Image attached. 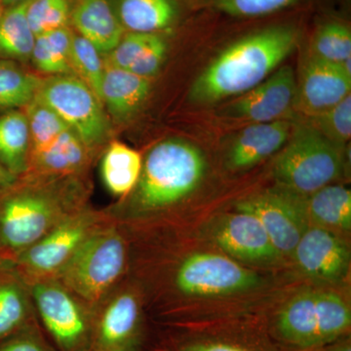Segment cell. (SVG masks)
Returning a JSON list of instances; mask_svg holds the SVG:
<instances>
[{
    "label": "cell",
    "mask_w": 351,
    "mask_h": 351,
    "mask_svg": "<svg viewBox=\"0 0 351 351\" xmlns=\"http://www.w3.org/2000/svg\"><path fill=\"white\" fill-rule=\"evenodd\" d=\"M293 25H276L239 39L215 58L191 85L189 101L209 106L241 96L265 82L299 45Z\"/></svg>",
    "instance_id": "obj_1"
},
{
    "label": "cell",
    "mask_w": 351,
    "mask_h": 351,
    "mask_svg": "<svg viewBox=\"0 0 351 351\" xmlns=\"http://www.w3.org/2000/svg\"><path fill=\"white\" fill-rule=\"evenodd\" d=\"M206 169L204 154L195 145L178 138L158 143L143 163L130 211L151 213L177 204L199 186Z\"/></svg>",
    "instance_id": "obj_2"
},
{
    "label": "cell",
    "mask_w": 351,
    "mask_h": 351,
    "mask_svg": "<svg viewBox=\"0 0 351 351\" xmlns=\"http://www.w3.org/2000/svg\"><path fill=\"white\" fill-rule=\"evenodd\" d=\"M350 304L331 291L295 295L272 318L270 334L288 351H308L350 335Z\"/></svg>",
    "instance_id": "obj_3"
},
{
    "label": "cell",
    "mask_w": 351,
    "mask_h": 351,
    "mask_svg": "<svg viewBox=\"0 0 351 351\" xmlns=\"http://www.w3.org/2000/svg\"><path fill=\"white\" fill-rule=\"evenodd\" d=\"M304 120L293 119L285 147L274 161L276 186L306 197L331 184L345 169V152Z\"/></svg>",
    "instance_id": "obj_4"
},
{
    "label": "cell",
    "mask_w": 351,
    "mask_h": 351,
    "mask_svg": "<svg viewBox=\"0 0 351 351\" xmlns=\"http://www.w3.org/2000/svg\"><path fill=\"white\" fill-rule=\"evenodd\" d=\"M126 247L115 230H95L59 274L69 290L86 302L99 301L125 267Z\"/></svg>",
    "instance_id": "obj_5"
},
{
    "label": "cell",
    "mask_w": 351,
    "mask_h": 351,
    "mask_svg": "<svg viewBox=\"0 0 351 351\" xmlns=\"http://www.w3.org/2000/svg\"><path fill=\"white\" fill-rule=\"evenodd\" d=\"M68 124L87 147L103 144L110 133V122L101 101L82 78L56 75L43 82L38 94Z\"/></svg>",
    "instance_id": "obj_6"
},
{
    "label": "cell",
    "mask_w": 351,
    "mask_h": 351,
    "mask_svg": "<svg viewBox=\"0 0 351 351\" xmlns=\"http://www.w3.org/2000/svg\"><path fill=\"white\" fill-rule=\"evenodd\" d=\"M304 198L276 186L239 200L237 211L255 216L280 255H291L311 226Z\"/></svg>",
    "instance_id": "obj_7"
},
{
    "label": "cell",
    "mask_w": 351,
    "mask_h": 351,
    "mask_svg": "<svg viewBox=\"0 0 351 351\" xmlns=\"http://www.w3.org/2000/svg\"><path fill=\"white\" fill-rule=\"evenodd\" d=\"M263 279L226 256L195 253L189 256L176 274V285L195 297H215L247 292L262 285Z\"/></svg>",
    "instance_id": "obj_8"
},
{
    "label": "cell",
    "mask_w": 351,
    "mask_h": 351,
    "mask_svg": "<svg viewBox=\"0 0 351 351\" xmlns=\"http://www.w3.org/2000/svg\"><path fill=\"white\" fill-rule=\"evenodd\" d=\"M39 315L61 351H90L93 323L69 291L52 282L32 287Z\"/></svg>",
    "instance_id": "obj_9"
},
{
    "label": "cell",
    "mask_w": 351,
    "mask_h": 351,
    "mask_svg": "<svg viewBox=\"0 0 351 351\" xmlns=\"http://www.w3.org/2000/svg\"><path fill=\"white\" fill-rule=\"evenodd\" d=\"M69 216L48 196L20 193L6 201L0 214L2 240L11 248L25 250Z\"/></svg>",
    "instance_id": "obj_10"
},
{
    "label": "cell",
    "mask_w": 351,
    "mask_h": 351,
    "mask_svg": "<svg viewBox=\"0 0 351 351\" xmlns=\"http://www.w3.org/2000/svg\"><path fill=\"white\" fill-rule=\"evenodd\" d=\"M295 93L294 69L290 66H279L265 82L228 104L223 117L252 124L292 119Z\"/></svg>",
    "instance_id": "obj_11"
},
{
    "label": "cell",
    "mask_w": 351,
    "mask_h": 351,
    "mask_svg": "<svg viewBox=\"0 0 351 351\" xmlns=\"http://www.w3.org/2000/svg\"><path fill=\"white\" fill-rule=\"evenodd\" d=\"M207 235L230 257L255 265H272L282 257L261 221L246 212L221 215L207 226Z\"/></svg>",
    "instance_id": "obj_12"
},
{
    "label": "cell",
    "mask_w": 351,
    "mask_h": 351,
    "mask_svg": "<svg viewBox=\"0 0 351 351\" xmlns=\"http://www.w3.org/2000/svg\"><path fill=\"white\" fill-rule=\"evenodd\" d=\"M97 219L91 213L66 217L43 239L25 249L21 263L34 274H59L80 245L98 230Z\"/></svg>",
    "instance_id": "obj_13"
},
{
    "label": "cell",
    "mask_w": 351,
    "mask_h": 351,
    "mask_svg": "<svg viewBox=\"0 0 351 351\" xmlns=\"http://www.w3.org/2000/svg\"><path fill=\"white\" fill-rule=\"evenodd\" d=\"M292 255L302 274L322 282H341L350 272V247L335 232L321 226H309Z\"/></svg>",
    "instance_id": "obj_14"
},
{
    "label": "cell",
    "mask_w": 351,
    "mask_h": 351,
    "mask_svg": "<svg viewBox=\"0 0 351 351\" xmlns=\"http://www.w3.org/2000/svg\"><path fill=\"white\" fill-rule=\"evenodd\" d=\"M350 91L351 77L341 64L307 54L297 80L295 110L304 117L326 112L350 95Z\"/></svg>",
    "instance_id": "obj_15"
},
{
    "label": "cell",
    "mask_w": 351,
    "mask_h": 351,
    "mask_svg": "<svg viewBox=\"0 0 351 351\" xmlns=\"http://www.w3.org/2000/svg\"><path fill=\"white\" fill-rule=\"evenodd\" d=\"M143 341L140 302L124 292L108 302L93 324L90 351H138Z\"/></svg>",
    "instance_id": "obj_16"
},
{
    "label": "cell",
    "mask_w": 351,
    "mask_h": 351,
    "mask_svg": "<svg viewBox=\"0 0 351 351\" xmlns=\"http://www.w3.org/2000/svg\"><path fill=\"white\" fill-rule=\"evenodd\" d=\"M293 119L256 123L243 129L230 145L226 156L228 168L244 170L276 154L287 143Z\"/></svg>",
    "instance_id": "obj_17"
},
{
    "label": "cell",
    "mask_w": 351,
    "mask_h": 351,
    "mask_svg": "<svg viewBox=\"0 0 351 351\" xmlns=\"http://www.w3.org/2000/svg\"><path fill=\"white\" fill-rule=\"evenodd\" d=\"M71 22L78 34L101 53L114 49L125 34V29L108 0H75Z\"/></svg>",
    "instance_id": "obj_18"
},
{
    "label": "cell",
    "mask_w": 351,
    "mask_h": 351,
    "mask_svg": "<svg viewBox=\"0 0 351 351\" xmlns=\"http://www.w3.org/2000/svg\"><path fill=\"white\" fill-rule=\"evenodd\" d=\"M149 92L151 82L147 78L105 63L101 101L117 121L132 119L143 107Z\"/></svg>",
    "instance_id": "obj_19"
},
{
    "label": "cell",
    "mask_w": 351,
    "mask_h": 351,
    "mask_svg": "<svg viewBox=\"0 0 351 351\" xmlns=\"http://www.w3.org/2000/svg\"><path fill=\"white\" fill-rule=\"evenodd\" d=\"M120 24L128 32L157 34L174 24V0H117L114 8Z\"/></svg>",
    "instance_id": "obj_20"
},
{
    "label": "cell",
    "mask_w": 351,
    "mask_h": 351,
    "mask_svg": "<svg viewBox=\"0 0 351 351\" xmlns=\"http://www.w3.org/2000/svg\"><path fill=\"white\" fill-rule=\"evenodd\" d=\"M304 201L311 226H321L332 232H350V189L339 184H328L306 196Z\"/></svg>",
    "instance_id": "obj_21"
},
{
    "label": "cell",
    "mask_w": 351,
    "mask_h": 351,
    "mask_svg": "<svg viewBox=\"0 0 351 351\" xmlns=\"http://www.w3.org/2000/svg\"><path fill=\"white\" fill-rule=\"evenodd\" d=\"M140 154L128 145L113 142L101 161V177L112 195H129L135 189L142 172Z\"/></svg>",
    "instance_id": "obj_22"
},
{
    "label": "cell",
    "mask_w": 351,
    "mask_h": 351,
    "mask_svg": "<svg viewBox=\"0 0 351 351\" xmlns=\"http://www.w3.org/2000/svg\"><path fill=\"white\" fill-rule=\"evenodd\" d=\"M29 1L6 7L0 16V56L19 61L31 59L36 36L27 21Z\"/></svg>",
    "instance_id": "obj_23"
},
{
    "label": "cell",
    "mask_w": 351,
    "mask_h": 351,
    "mask_svg": "<svg viewBox=\"0 0 351 351\" xmlns=\"http://www.w3.org/2000/svg\"><path fill=\"white\" fill-rule=\"evenodd\" d=\"M29 134L24 112L11 110L0 117V163L13 175L27 169Z\"/></svg>",
    "instance_id": "obj_24"
},
{
    "label": "cell",
    "mask_w": 351,
    "mask_h": 351,
    "mask_svg": "<svg viewBox=\"0 0 351 351\" xmlns=\"http://www.w3.org/2000/svg\"><path fill=\"white\" fill-rule=\"evenodd\" d=\"M73 36L69 27H64L36 36L32 53L36 69L48 75H71Z\"/></svg>",
    "instance_id": "obj_25"
},
{
    "label": "cell",
    "mask_w": 351,
    "mask_h": 351,
    "mask_svg": "<svg viewBox=\"0 0 351 351\" xmlns=\"http://www.w3.org/2000/svg\"><path fill=\"white\" fill-rule=\"evenodd\" d=\"M86 158V147L80 137L69 129L47 149L34 154V161L41 171L66 174L80 169Z\"/></svg>",
    "instance_id": "obj_26"
},
{
    "label": "cell",
    "mask_w": 351,
    "mask_h": 351,
    "mask_svg": "<svg viewBox=\"0 0 351 351\" xmlns=\"http://www.w3.org/2000/svg\"><path fill=\"white\" fill-rule=\"evenodd\" d=\"M43 82L11 62H0V108L12 110L29 105Z\"/></svg>",
    "instance_id": "obj_27"
},
{
    "label": "cell",
    "mask_w": 351,
    "mask_h": 351,
    "mask_svg": "<svg viewBox=\"0 0 351 351\" xmlns=\"http://www.w3.org/2000/svg\"><path fill=\"white\" fill-rule=\"evenodd\" d=\"M257 335L197 332L182 339L177 351H274Z\"/></svg>",
    "instance_id": "obj_28"
},
{
    "label": "cell",
    "mask_w": 351,
    "mask_h": 351,
    "mask_svg": "<svg viewBox=\"0 0 351 351\" xmlns=\"http://www.w3.org/2000/svg\"><path fill=\"white\" fill-rule=\"evenodd\" d=\"M27 123L34 154L49 147L69 127L52 108L46 105L38 96L27 106Z\"/></svg>",
    "instance_id": "obj_29"
},
{
    "label": "cell",
    "mask_w": 351,
    "mask_h": 351,
    "mask_svg": "<svg viewBox=\"0 0 351 351\" xmlns=\"http://www.w3.org/2000/svg\"><path fill=\"white\" fill-rule=\"evenodd\" d=\"M308 54L328 63L343 64L351 58L350 27L334 21L320 25L311 40Z\"/></svg>",
    "instance_id": "obj_30"
},
{
    "label": "cell",
    "mask_w": 351,
    "mask_h": 351,
    "mask_svg": "<svg viewBox=\"0 0 351 351\" xmlns=\"http://www.w3.org/2000/svg\"><path fill=\"white\" fill-rule=\"evenodd\" d=\"M100 53L86 38L73 34L71 43V64L73 71L80 75L83 82L93 90L101 100L105 62L101 60Z\"/></svg>",
    "instance_id": "obj_31"
},
{
    "label": "cell",
    "mask_w": 351,
    "mask_h": 351,
    "mask_svg": "<svg viewBox=\"0 0 351 351\" xmlns=\"http://www.w3.org/2000/svg\"><path fill=\"white\" fill-rule=\"evenodd\" d=\"M304 121L334 144L345 147L351 138V94L335 107L307 117Z\"/></svg>",
    "instance_id": "obj_32"
},
{
    "label": "cell",
    "mask_w": 351,
    "mask_h": 351,
    "mask_svg": "<svg viewBox=\"0 0 351 351\" xmlns=\"http://www.w3.org/2000/svg\"><path fill=\"white\" fill-rule=\"evenodd\" d=\"M73 2V0H31L27 16L36 36L68 27Z\"/></svg>",
    "instance_id": "obj_33"
},
{
    "label": "cell",
    "mask_w": 351,
    "mask_h": 351,
    "mask_svg": "<svg viewBox=\"0 0 351 351\" xmlns=\"http://www.w3.org/2000/svg\"><path fill=\"white\" fill-rule=\"evenodd\" d=\"M299 0H200V5L237 18L270 15L293 5Z\"/></svg>",
    "instance_id": "obj_34"
},
{
    "label": "cell",
    "mask_w": 351,
    "mask_h": 351,
    "mask_svg": "<svg viewBox=\"0 0 351 351\" xmlns=\"http://www.w3.org/2000/svg\"><path fill=\"white\" fill-rule=\"evenodd\" d=\"M27 306L24 295L15 285L0 286V341L24 327Z\"/></svg>",
    "instance_id": "obj_35"
},
{
    "label": "cell",
    "mask_w": 351,
    "mask_h": 351,
    "mask_svg": "<svg viewBox=\"0 0 351 351\" xmlns=\"http://www.w3.org/2000/svg\"><path fill=\"white\" fill-rule=\"evenodd\" d=\"M158 34L127 32L114 49L108 53L105 63L122 69H128L138 61Z\"/></svg>",
    "instance_id": "obj_36"
},
{
    "label": "cell",
    "mask_w": 351,
    "mask_h": 351,
    "mask_svg": "<svg viewBox=\"0 0 351 351\" xmlns=\"http://www.w3.org/2000/svg\"><path fill=\"white\" fill-rule=\"evenodd\" d=\"M167 54V43L157 34L149 47L138 58V61L132 64L126 71L134 75L149 80L152 76L156 75L165 61Z\"/></svg>",
    "instance_id": "obj_37"
},
{
    "label": "cell",
    "mask_w": 351,
    "mask_h": 351,
    "mask_svg": "<svg viewBox=\"0 0 351 351\" xmlns=\"http://www.w3.org/2000/svg\"><path fill=\"white\" fill-rule=\"evenodd\" d=\"M0 351H55L32 327H23L13 337L0 343Z\"/></svg>",
    "instance_id": "obj_38"
},
{
    "label": "cell",
    "mask_w": 351,
    "mask_h": 351,
    "mask_svg": "<svg viewBox=\"0 0 351 351\" xmlns=\"http://www.w3.org/2000/svg\"><path fill=\"white\" fill-rule=\"evenodd\" d=\"M308 351H351L350 336L348 335V336L337 339V341L328 343V345Z\"/></svg>",
    "instance_id": "obj_39"
},
{
    "label": "cell",
    "mask_w": 351,
    "mask_h": 351,
    "mask_svg": "<svg viewBox=\"0 0 351 351\" xmlns=\"http://www.w3.org/2000/svg\"><path fill=\"white\" fill-rule=\"evenodd\" d=\"M16 176L0 163V188H5V186H11L15 182Z\"/></svg>",
    "instance_id": "obj_40"
},
{
    "label": "cell",
    "mask_w": 351,
    "mask_h": 351,
    "mask_svg": "<svg viewBox=\"0 0 351 351\" xmlns=\"http://www.w3.org/2000/svg\"><path fill=\"white\" fill-rule=\"evenodd\" d=\"M23 1H25V0H1V4L4 8H6V7L15 5V4L20 3V2Z\"/></svg>",
    "instance_id": "obj_41"
},
{
    "label": "cell",
    "mask_w": 351,
    "mask_h": 351,
    "mask_svg": "<svg viewBox=\"0 0 351 351\" xmlns=\"http://www.w3.org/2000/svg\"><path fill=\"white\" fill-rule=\"evenodd\" d=\"M4 7L2 6V4L0 3V16H1L2 12H3Z\"/></svg>",
    "instance_id": "obj_42"
},
{
    "label": "cell",
    "mask_w": 351,
    "mask_h": 351,
    "mask_svg": "<svg viewBox=\"0 0 351 351\" xmlns=\"http://www.w3.org/2000/svg\"><path fill=\"white\" fill-rule=\"evenodd\" d=\"M0 3H1V0H0Z\"/></svg>",
    "instance_id": "obj_43"
}]
</instances>
